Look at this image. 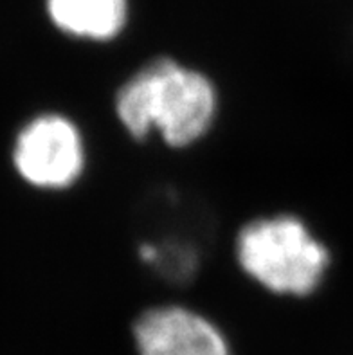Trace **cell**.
Here are the masks:
<instances>
[{"label": "cell", "mask_w": 353, "mask_h": 355, "mask_svg": "<svg viewBox=\"0 0 353 355\" xmlns=\"http://www.w3.org/2000/svg\"><path fill=\"white\" fill-rule=\"evenodd\" d=\"M218 103L207 74L173 58H155L117 89L114 112L132 139L159 134L170 148H189L215 126Z\"/></svg>", "instance_id": "obj_1"}, {"label": "cell", "mask_w": 353, "mask_h": 355, "mask_svg": "<svg viewBox=\"0 0 353 355\" xmlns=\"http://www.w3.org/2000/svg\"><path fill=\"white\" fill-rule=\"evenodd\" d=\"M234 257L247 278L285 297L316 294L332 266L327 243L292 213L259 216L241 225Z\"/></svg>", "instance_id": "obj_2"}, {"label": "cell", "mask_w": 353, "mask_h": 355, "mask_svg": "<svg viewBox=\"0 0 353 355\" xmlns=\"http://www.w3.org/2000/svg\"><path fill=\"white\" fill-rule=\"evenodd\" d=\"M85 135L69 116H36L17 135L13 162L27 184L40 189H67L87 171Z\"/></svg>", "instance_id": "obj_3"}, {"label": "cell", "mask_w": 353, "mask_h": 355, "mask_svg": "<svg viewBox=\"0 0 353 355\" xmlns=\"http://www.w3.org/2000/svg\"><path fill=\"white\" fill-rule=\"evenodd\" d=\"M132 336L139 355H231L215 321L182 305L146 309L134 321Z\"/></svg>", "instance_id": "obj_4"}, {"label": "cell", "mask_w": 353, "mask_h": 355, "mask_svg": "<svg viewBox=\"0 0 353 355\" xmlns=\"http://www.w3.org/2000/svg\"><path fill=\"white\" fill-rule=\"evenodd\" d=\"M128 13V0H87L85 40H116L125 31Z\"/></svg>", "instance_id": "obj_5"}, {"label": "cell", "mask_w": 353, "mask_h": 355, "mask_svg": "<svg viewBox=\"0 0 353 355\" xmlns=\"http://www.w3.org/2000/svg\"><path fill=\"white\" fill-rule=\"evenodd\" d=\"M87 0H47V15L60 31L85 40Z\"/></svg>", "instance_id": "obj_6"}]
</instances>
